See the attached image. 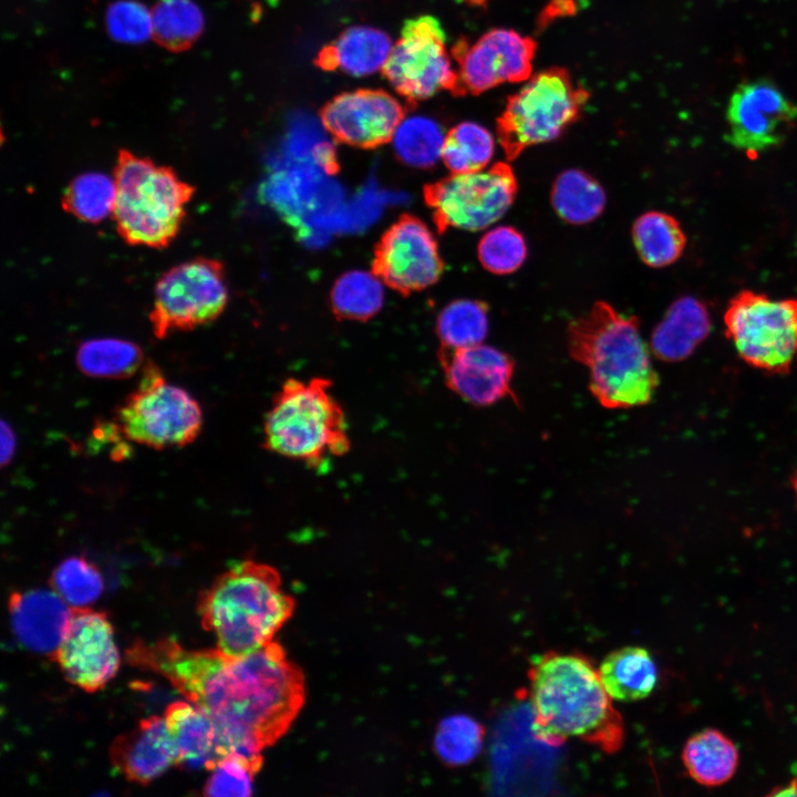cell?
Segmentation results:
<instances>
[{
    "label": "cell",
    "instance_id": "obj_1",
    "mask_svg": "<svg viewBox=\"0 0 797 797\" xmlns=\"http://www.w3.org/2000/svg\"><path fill=\"white\" fill-rule=\"evenodd\" d=\"M128 664L167 680L216 723L229 753L257 754L289 729L303 706L304 676L282 646L232 658L218 649L188 650L172 639L136 640Z\"/></svg>",
    "mask_w": 797,
    "mask_h": 797
},
{
    "label": "cell",
    "instance_id": "obj_2",
    "mask_svg": "<svg viewBox=\"0 0 797 797\" xmlns=\"http://www.w3.org/2000/svg\"><path fill=\"white\" fill-rule=\"evenodd\" d=\"M534 737L549 746L579 739L605 754L624 744V723L598 669L576 652L547 651L528 672Z\"/></svg>",
    "mask_w": 797,
    "mask_h": 797
},
{
    "label": "cell",
    "instance_id": "obj_3",
    "mask_svg": "<svg viewBox=\"0 0 797 797\" xmlns=\"http://www.w3.org/2000/svg\"><path fill=\"white\" fill-rule=\"evenodd\" d=\"M570 355L589 371V389L607 408L648 404L659 384L636 317L596 302L568 327Z\"/></svg>",
    "mask_w": 797,
    "mask_h": 797
},
{
    "label": "cell",
    "instance_id": "obj_4",
    "mask_svg": "<svg viewBox=\"0 0 797 797\" xmlns=\"http://www.w3.org/2000/svg\"><path fill=\"white\" fill-rule=\"evenodd\" d=\"M203 628L228 656L253 653L273 641L291 618L294 600L283 591L278 570L253 560L218 576L198 599Z\"/></svg>",
    "mask_w": 797,
    "mask_h": 797
},
{
    "label": "cell",
    "instance_id": "obj_5",
    "mask_svg": "<svg viewBox=\"0 0 797 797\" xmlns=\"http://www.w3.org/2000/svg\"><path fill=\"white\" fill-rule=\"evenodd\" d=\"M329 379L290 377L272 397L262 425L263 447L282 457L320 468L351 448L343 407Z\"/></svg>",
    "mask_w": 797,
    "mask_h": 797
},
{
    "label": "cell",
    "instance_id": "obj_6",
    "mask_svg": "<svg viewBox=\"0 0 797 797\" xmlns=\"http://www.w3.org/2000/svg\"><path fill=\"white\" fill-rule=\"evenodd\" d=\"M116 200L113 219L131 246L164 249L178 235L195 187L168 167L121 151L114 167Z\"/></svg>",
    "mask_w": 797,
    "mask_h": 797
},
{
    "label": "cell",
    "instance_id": "obj_7",
    "mask_svg": "<svg viewBox=\"0 0 797 797\" xmlns=\"http://www.w3.org/2000/svg\"><path fill=\"white\" fill-rule=\"evenodd\" d=\"M589 93L569 72L551 68L529 77L497 118V136L508 161L526 148L559 137L580 116Z\"/></svg>",
    "mask_w": 797,
    "mask_h": 797
},
{
    "label": "cell",
    "instance_id": "obj_8",
    "mask_svg": "<svg viewBox=\"0 0 797 797\" xmlns=\"http://www.w3.org/2000/svg\"><path fill=\"white\" fill-rule=\"evenodd\" d=\"M115 424L131 442L154 449L185 447L200 434L203 412L184 389L145 362L137 386L115 408Z\"/></svg>",
    "mask_w": 797,
    "mask_h": 797
},
{
    "label": "cell",
    "instance_id": "obj_9",
    "mask_svg": "<svg viewBox=\"0 0 797 797\" xmlns=\"http://www.w3.org/2000/svg\"><path fill=\"white\" fill-rule=\"evenodd\" d=\"M725 334L749 365L787 373L797 358V299L742 290L724 313Z\"/></svg>",
    "mask_w": 797,
    "mask_h": 797
},
{
    "label": "cell",
    "instance_id": "obj_10",
    "mask_svg": "<svg viewBox=\"0 0 797 797\" xmlns=\"http://www.w3.org/2000/svg\"><path fill=\"white\" fill-rule=\"evenodd\" d=\"M228 303L222 262L194 258L165 271L156 281L148 319L157 339L215 321Z\"/></svg>",
    "mask_w": 797,
    "mask_h": 797
},
{
    "label": "cell",
    "instance_id": "obj_11",
    "mask_svg": "<svg viewBox=\"0 0 797 797\" xmlns=\"http://www.w3.org/2000/svg\"><path fill=\"white\" fill-rule=\"evenodd\" d=\"M518 190L508 163L498 162L478 172L451 174L426 184L423 196L439 234L448 228L477 231L500 219Z\"/></svg>",
    "mask_w": 797,
    "mask_h": 797
},
{
    "label": "cell",
    "instance_id": "obj_12",
    "mask_svg": "<svg viewBox=\"0 0 797 797\" xmlns=\"http://www.w3.org/2000/svg\"><path fill=\"white\" fill-rule=\"evenodd\" d=\"M382 72L410 104L443 90L453 95L457 91V72L446 50V34L433 15H420L404 22Z\"/></svg>",
    "mask_w": 797,
    "mask_h": 797
},
{
    "label": "cell",
    "instance_id": "obj_13",
    "mask_svg": "<svg viewBox=\"0 0 797 797\" xmlns=\"http://www.w3.org/2000/svg\"><path fill=\"white\" fill-rule=\"evenodd\" d=\"M726 142L749 158L782 145L797 124V103L765 79L738 84L726 107Z\"/></svg>",
    "mask_w": 797,
    "mask_h": 797
},
{
    "label": "cell",
    "instance_id": "obj_14",
    "mask_svg": "<svg viewBox=\"0 0 797 797\" xmlns=\"http://www.w3.org/2000/svg\"><path fill=\"white\" fill-rule=\"evenodd\" d=\"M444 261L432 231L420 218L403 214L374 247L372 272L387 287L407 297L438 281Z\"/></svg>",
    "mask_w": 797,
    "mask_h": 797
},
{
    "label": "cell",
    "instance_id": "obj_15",
    "mask_svg": "<svg viewBox=\"0 0 797 797\" xmlns=\"http://www.w3.org/2000/svg\"><path fill=\"white\" fill-rule=\"evenodd\" d=\"M536 46L531 38L509 29H493L472 44L459 39L452 49L458 79L455 96L528 80Z\"/></svg>",
    "mask_w": 797,
    "mask_h": 797
},
{
    "label": "cell",
    "instance_id": "obj_16",
    "mask_svg": "<svg viewBox=\"0 0 797 797\" xmlns=\"http://www.w3.org/2000/svg\"><path fill=\"white\" fill-rule=\"evenodd\" d=\"M51 660L71 684L89 693L103 689L120 666L106 613L72 608L64 636Z\"/></svg>",
    "mask_w": 797,
    "mask_h": 797
},
{
    "label": "cell",
    "instance_id": "obj_17",
    "mask_svg": "<svg viewBox=\"0 0 797 797\" xmlns=\"http://www.w3.org/2000/svg\"><path fill=\"white\" fill-rule=\"evenodd\" d=\"M404 114L403 105L387 92L359 89L329 101L320 120L335 141L371 149L393 138Z\"/></svg>",
    "mask_w": 797,
    "mask_h": 797
},
{
    "label": "cell",
    "instance_id": "obj_18",
    "mask_svg": "<svg viewBox=\"0 0 797 797\" xmlns=\"http://www.w3.org/2000/svg\"><path fill=\"white\" fill-rule=\"evenodd\" d=\"M447 387L475 406H490L514 397L511 382L515 371L513 359L490 345L477 344L462 349L438 350Z\"/></svg>",
    "mask_w": 797,
    "mask_h": 797
},
{
    "label": "cell",
    "instance_id": "obj_19",
    "mask_svg": "<svg viewBox=\"0 0 797 797\" xmlns=\"http://www.w3.org/2000/svg\"><path fill=\"white\" fill-rule=\"evenodd\" d=\"M108 757L113 768L128 782L148 785L177 764L178 754L165 717L154 715L115 737Z\"/></svg>",
    "mask_w": 797,
    "mask_h": 797
},
{
    "label": "cell",
    "instance_id": "obj_20",
    "mask_svg": "<svg viewBox=\"0 0 797 797\" xmlns=\"http://www.w3.org/2000/svg\"><path fill=\"white\" fill-rule=\"evenodd\" d=\"M72 607L54 590L12 592L9 614L17 640L32 652L53 658L68 628Z\"/></svg>",
    "mask_w": 797,
    "mask_h": 797
},
{
    "label": "cell",
    "instance_id": "obj_21",
    "mask_svg": "<svg viewBox=\"0 0 797 797\" xmlns=\"http://www.w3.org/2000/svg\"><path fill=\"white\" fill-rule=\"evenodd\" d=\"M179 767L213 770L229 754L214 720L190 702L170 703L164 714Z\"/></svg>",
    "mask_w": 797,
    "mask_h": 797
},
{
    "label": "cell",
    "instance_id": "obj_22",
    "mask_svg": "<svg viewBox=\"0 0 797 797\" xmlns=\"http://www.w3.org/2000/svg\"><path fill=\"white\" fill-rule=\"evenodd\" d=\"M392 48L384 31L368 25L350 27L318 52L314 64L324 71L364 76L383 69Z\"/></svg>",
    "mask_w": 797,
    "mask_h": 797
},
{
    "label": "cell",
    "instance_id": "obj_23",
    "mask_svg": "<svg viewBox=\"0 0 797 797\" xmlns=\"http://www.w3.org/2000/svg\"><path fill=\"white\" fill-rule=\"evenodd\" d=\"M710 330L706 306L694 297H681L669 307L652 331L651 351L661 361H682L707 338Z\"/></svg>",
    "mask_w": 797,
    "mask_h": 797
},
{
    "label": "cell",
    "instance_id": "obj_24",
    "mask_svg": "<svg viewBox=\"0 0 797 797\" xmlns=\"http://www.w3.org/2000/svg\"><path fill=\"white\" fill-rule=\"evenodd\" d=\"M598 672L612 700L623 703L646 698L658 681V670L651 653L638 645L611 651L601 661Z\"/></svg>",
    "mask_w": 797,
    "mask_h": 797
},
{
    "label": "cell",
    "instance_id": "obj_25",
    "mask_svg": "<svg viewBox=\"0 0 797 797\" xmlns=\"http://www.w3.org/2000/svg\"><path fill=\"white\" fill-rule=\"evenodd\" d=\"M682 760L692 779L714 787L732 779L738 767L739 754L734 742L724 733L705 728L685 742Z\"/></svg>",
    "mask_w": 797,
    "mask_h": 797
},
{
    "label": "cell",
    "instance_id": "obj_26",
    "mask_svg": "<svg viewBox=\"0 0 797 797\" xmlns=\"http://www.w3.org/2000/svg\"><path fill=\"white\" fill-rule=\"evenodd\" d=\"M550 200L562 220L584 225L602 214L607 197L596 178L581 169L571 168L561 172L555 179Z\"/></svg>",
    "mask_w": 797,
    "mask_h": 797
},
{
    "label": "cell",
    "instance_id": "obj_27",
    "mask_svg": "<svg viewBox=\"0 0 797 797\" xmlns=\"http://www.w3.org/2000/svg\"><path fill=\"white\" fill-rule=\"evenodd\" d=\"M632 239L640 259L649 267L663 268L683 253L686 236L676 218L651 210L636 218Z\"/></svg>",
    "mask_w": 797,
    "mask_h": 797
},
{
    "label": "cell",
    "instance_id": "obj_28",
    "mask_svg": "<svg viewBox=\"0 0 797 797\" xmlns=\"http://www.w3.org/2000/svg\"><path fill=\"white\" fill-rule=\"evenodd\" d=\"M75 362L86 376L108 380L127 379L145 364L142 349L118 338H93L82 342Z\"/></svg>",
    "mask_w": 797,
    "mask_h": 797
},
{
    "label": "cell",
    "instance_id": "obj_29",
    "mask_svg": "<svg viewBox=\"0 0 797 797\" xmlns=\"http://www.w3.org/2000/svg\"><path fill=\"white\" fill-rule=\"evenodd\" d=\"M383 302V282L362 270L340 276L330 293L331 309L339 320L368 321L380 312Z\"/></svg>",
    "mask_w": 797,
    "mask_h": 797
},
{
    "label": "cell",
    "instance_id": "obj_30",
    "mask_svg": "<svg viewBox=\"0 0 797 797\" xmlns=\"http://www.w3.org/2000/svg\"><path fill=\"white\" fill-rule=\"evenodd\" d=\"M435 332L443 349L482 344L488 333V306L480 300H454L439 312Z\"/></svg>",
    "mask_w": 797,
    "mask_h": 797
},
{
    "label": "cell",
    "instance_id": "obj_31",
    "mask_svg": "<svg viewBox=\"0 0 797 797\" xmlns=\"http://www.w3.org/2000/svg\"><path fill=\"white\" fill-rule=\"evenodd\" d=\"M115 200L114 178L87 172L70 182L63 192L61 206L81 221L99 224L113 214Z\"/></svg>",
    "mask_w": 797,
    "mask_h": 797
},
{
    "label": "cell",
    "instance_id": "obj_32",
    "mask_svg": "<svg viewBox=\"0 0 797 797\" xmlns=\"http://www.w3.org/2000/svg\"><path fill=\"white\" fill-rule=\"evenodd\" d=\"M446 134L434 120L415 115L403 120L393 135L397 158L415 168H431L439 157Z\"/></svg>",
    "mask_w": 797,
    "mask_h": 797
},
{
    "label": "cell",
    "instance_id": "obj_33",
    "mask_svg": "<svg viewBox=\"0 0 797 797\" xmlns=\"http://www.w3.org/2000/svg\"><path fill=\"white\" fill-rule=\"evenodd\" d=\"M495 141L490 132L474 122H462L445 136L442 159L452 174L478 172L493 158Z\"/></svg>",
    "mask_w": 797,
    "mask_h": 797
},
{
    "label": "cell",
    "instance_id": "obj_34",
    "mask_svg": "<svg viewBox=\"0 0 797 797\" xmlns=\"http://www.w3.org/2000/svg\"><path fill=\"white\" fill-rule=\"evenodd\" d=\"M152 13L154 37L170 49L189 45L205 27L204 12L194 0H158Z\"/></svg>",
    "mask_w": 797,
    "mask_h": 797
},
{
    "label": "cell",
    "instance_id": "obj_35",
    "mask_svg": "<svg viewBox=\"0 0 797 797\" xmlns=\"http://www.w3.org/2000/svg\"><path fill=\"white\" fill-rule=\"evenodd\" d=\"M484 726L465 714H455L441 721L434 737V748L442 762L449 766H463L473 762L482 752Z\"/></svg>",
    "mask_w": 797,
    "mask_h": 797
},
{
    "label": "cell",
    "instance_id": "obj_36",
    "mask_svg": "<svg viewBox=\"0 0 797 797\" xmlns=\"http://www.w3.org/2000/svg\"><path fill=\"white\" fill-rule=\"evenodd\" d=\"M50 586L70 607L83 608L100 598L104 581L94 563L84 557L72 556L52 571Z\"/></svg>",
    "mask_w": 797,
    "mask_h": 797
},
{
    "label": "cell",
    "instance_id": "obj_37",
    "mask_svg": "<svg viewBox=\"0 0 797 797\" xmlns=\"http://www.w3.org/2000/svg\"><path fill=\"white\" fill-rule=\"evenodd\" d=\"M477 255L480 265L494 275H509L519 269L527 258L524 236L514 227L498 226L479 240Z\"/></svg>",
    "mask_w": 797,
    "mask_h": 797
},
{
    "label": "cell",
    "instance_id": "obj_38",
    "mask_svg": "<svg viewBox=\"0 0 797 797\" xmlns=\"http://www.w3.org/2000/svg\"><path fill=\"white\" fill-rule=\"evenodd\" d=\"M261 765L260 753H229L211 770L203 794L205 796H250L253 778Z\"/></svg>",
    "mask_w": 797,
    "mask_h": 797
},
{
    "label": "cell",
    "instance_id": "obj_39",
    "mask_svg": "<svg viewBox=\"0 0 797 797\" xmlns=\"http://www.w3.org/2000/svg\"><path fill=\"white\" fill-rule=\"evenodd\" d=\"M104 23L108 37L121 44H144L154 37L152 9L138 0L111 2Z\"/></svg>",
    "mask_w": 797,
    "mask_h": 797
},
{
    "label": "cell",
    "instance_id": "obj_40",
    "mask_svg": "<svg viewBox=\"0 0 797 797\" xmlns=\"http://www.w3.org/2000/svg\"><path fill=\"white\" fill-rule=\"evenodd\" d=\"M17 438L12 427L4 421L1 422V465L9 464L15 453Z\"/></svg>",
    "mask_w": 797,
    "mask_h": 797
},
{
    "label": "cell",
    "instance_id": "obj_41",
    "mask_svg": "<svg viewBox=\"0 0 797 797\" xmlns=\"http://www.w3.org/2000/svg\"><path fill=\"white\" fill-rule=\"evenodd\" d=\"M573 8L575 3L572 0H553L549 6L546 17H556L561 13H568Z\"/></svg>",
    "mask_w": 797,
    "mask_h": 797
},
{
    "label": "cell",
    "instance_id": "obj_42",
    "mask_svg": "<svg viewBox=\"0 0 797 797\" xmlns=\"http://www.w3.org/2000/svg\"><path fill=\"white\" fill-rule=\"evenodd\" d=\"M467 1L470 2V3L479 4V3H480L482 1H484V0H467Z\"/></svg>",
    "mask_w": 797,
    "mask_h": 797
},
{
    "label": "cell",
    "instance_id": "obj_43",
    "mask_svg": "<svg viewBox=\"0 0 797 797\" xmlns=\"http://www.w3.org/2000/svg\"><path fill=\"white\" fill-rule=\"evenodd\" d=\"M271 4H276L279 0H268Z\"/></svg>",
    "mask_w": 797,
    "mask_h": 797
}]
</instances>
